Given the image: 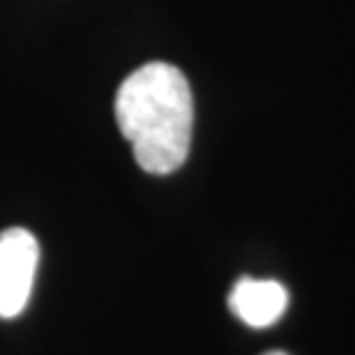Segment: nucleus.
<instances>
[{"mask_svg":"<svg viewBox=\"0 0 355 355\" xmlns=\"http://www.w3.org/2000/svg\"><path fill=\"white\" fill-rule=\"evenodd\" d=\"M116 120L146 173L178 171L189 155L194 130L187 76L168 62H148L134 69L118 88Z\"/></svg>","mask_w":355,"mask_h":355,"instance_id":"f257e3e1","label":"nucleus"},{"mask_svg":"<svg viewBox=\"0 0 355 355\" xmlns=\"http://www.w3.org/2000/svg\"><path fill=\"white\" fill-rule=\"evenodd\" d=\"M266 355H286V353H282V351H270V353H266Z\"/></svg>","mask_w":355,"mask_h":355,"instance_id":"20e7f679","label":"nucleus"},{"mask_svg":"<svg viewBox=\"0 0 355 355\" xmlns=\"http://www.w3.org/2000/svg\"><path fill=\"white\" fill-rule=\"evenodd\" d=\"M288 293L279 282L243 277L229 293V309L250 328H270L284 316Z\"/></svg>","mask_w":355,"mask_h":355,"instance_id":"7ed1b4c3","label":"nucleus"},{"mask_svg":"<svg viewBox=\"0 0 355 355\" xmlns=\"http://www.w3.org/2000/svg\"><path fill=\"white\" fill-rule=\"evenodd\" d=\"M40 266V243L28 229L0 233V318L24 314Z\"/></svg>","mask_w":355,"mask_h":355,"instance_id":"f03ea898","label":"nucleus"}]
</instances>
